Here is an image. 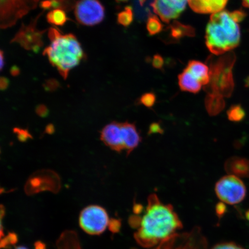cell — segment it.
<instances>
[{
    "mask_svg": "<svg viewBox=\"0 0 249 249\" xmlns=\"http://www.w3.org/2000/svg\"><path fill=\"white\" fill-rule=\"evenodd\" d=\"M211 249H246L233 242H224L217 244Z\"/></svg>",
    "mask_w": 249,
    "mask_h": 249,
    "instance_id": "484cf974",
    "label": "cell"
},
{
    "mask_svg": "<svg viewBox=\"0 0 249 249\" xmlns=\"http://www.w3.org/2000/svg\"><path fill=\"white\" fill-rule=\"evenodd\" d=\"M246 217L247 218V219L249 220V210L246 213Z\"/></svg>",
    "mask_w": 249,
    "mask_h": 249,
    "instance_id": "ab89813d",
    "label": "cell"
},
{
    "mask_svg": "<svg viewBox=\"0 0 249 249\" xmlns=\"http://www.w3.org/2000/svg\"><path fill=\"white\" fill-rule=\"evenodd\" d=\"M229 0H188L190 7L196 13L213 14L224 10Z\"/></svg>",
    "mask_w": 249,
    "mask_h": 249,
    "instance_id": "4fadbf2b",
    "label": "cell"
},
{
    "mask_svg": "<svg viewBox=\"0 0 249 249\" xmlns=\"http://www.w3.org/2000/svg\"><path fill=\"white\" fill-rule=\"evenodd\" d=\"M164 65V60L161 56L159 54L154 55L152 60V65L156 69H161Z\"/></svg>",
    "mask_w": 249,
    "mask_h": 249,
    "instance_id": "83f0119b",
    "label": "cell"
},
{
    "mask_svg": "<svg viewBox=\"0 0 249 249\" xmlns=\"http://www.w3.org/2000/svg\"><path fill=\"white\" fill-rule=\"evenodd\" d=\"M156 102V96L154 93L147 92L140 98L139 103L147 107H153Z\"/></svg>",
    "mask_w": 249,
    "mask_h": 249,
    "instance_id": "d4e9b609",
    "label": "cell"
},
{
    "mask_svg": "<svg viewBox=\"0 0 249 249\" xmlns=\"http://www.w3.org/2000/svg\"><path fill=\"white\" fill-rule=\"evenodd\" d=\"M182 227L172 205L163 204L153 194L149 196L144 215L139 216L135 238L141 247L152 249L179 233Z\"/></svg>",
    "mask_w": 249,
    "mask_h": 249,
    "instance_id": "6da1fadb",
    "label": "cell"
},
{
    "mask_svg": "<svg viewBox=\"0 0 249 249\" xmlns=\"http://www.w3.org/2000/svg\"><path fill=\"white\" fill-rule=\"evenodd\" d=\"M116 1L118 2H126L128 1V0H116ZM147 1V0H139L140 5H142L144 4L145 2Z\"/></svg>",
    "mask_w": 249,
    "mask_h": 249,
    "instance_id": "8d00e7d4",
    "label": "cell"
},
{
    "mask_svg": "<svg viewBox=\"0 0 249 249\" xmlns=\"http://www.w3.org/2000/svg\"><path fill=\"white\" fill-rule=\"evenodd\" d=\"M36 113L39 115V116L42 117H45L48 116L49 111L48 108L45 106L40 105L36 107Z\"/></svg>",
    "mask_w": 249,
    "mask_h": 249,
    "instance_id": "1f68e13d",
    "label": "cell"
},
{
    "mask_svg": "<svg viewBox=\"0 0 249 249\" xmlns=\"http://www.w3.org/2000/svg\"><path fill=\"white\" fill-rule=\"evenodd\" d=\"M242 1L244 7L249 8V0H242Z\"/></svg>",
    "mask_w": 249,
    "mask_h": 249,
    "instance_id": "f35d334b",
    "label": "cell"
},
{
    "mask_svg": "<svg viewBox=\"0 0 249 249\" xmlns=\"http://www.w3.org/2000/svg\"><path fill=\"white\" fill-rule=\"evenodd\" d=\"M226 205L224 202H220L216 205V213L218 217H222L226 213Z\"/></svg>",
    "mask_w": 249,
    "mask_h": 249,
    "instance_id": "f546056e",
    "label": "cell"
},
{
    "mask_svg": "<svg viewBox=\"0 0 249 249\" xmlns=\"http://www.w3.org/2000/svg\"><path fill=\"white\" fill-rule=\"evenodd\" d=\"M149 249H207V242L198 227L190 232L178 233Z\"/></svg>",
    "mask_w": 249,
    "mask_h": 249,
    "instance_id": "52a82bcc",
    "label": "cell"
},
{
    "mask_svg": "<svg viewBox=\"0 0 249 249\" xmlns=\"http://www.w3.org/2000/svg\"><path fill=\"white\" fill-rule=\"evenodd\" d=\"M15 249H27V248L24 247H18L16 248Z\"/></svg>",
    "mask_w": 249,
    "mask_h": 249,
    "instance_id": "60d3db41",
    "label": "cell"
},
{
    "mask_svg": "<svg viewBox=\"0 0 249 249\" xmlns=\"http://www.w3.org/2000/svg\"><path fill=\"white\" fill-rule=\"evenodd\" d=\"M47 20L55 26H64L68 20L66 13L61 9H53L47 15Z\"/></svg>",
    "mask_w": 249,
    "mask_h": 249,
    "instance_id": "44dd1931",
    "label": "cell"
},
{
    "mask_svg": "<svg viewBox=\"0 0 249 249\" xmlns=\"http://www.w3.org/2000/svg\"><path fill=\"white\" fill-rule=\"evenodd\" d=\"M15 132L18 134V139L22 142L26 141L29 136L31 137L27 130L18 129H15Z\"/></svg>",
    "mask_w": 249,
    "mask_h": 249,
    "instance_id": "4dcf8cb0",
    "label": "cell"
},
{
    "mask_svg": "<svg viewBox=\"0 0 249 249\" xmlns=\"http://www.w3.org/2000/svg\"><path fill=\"white\" fill-rule=\"evenodd\" d=\"M109 223L107 211L98 205H90L85 208L80 214V226L90 235L101 234Z\"/></svg>",
    "mask_w": 249,
    "mask_h": 249,
    "instance_id": "ba28073f",
    "label": "cell"
},
{
    "mask_svg": "<svg viewBox=\"0 0 249 249\" xmlns=\"http://www.w3.org/2000/svg\"><path fill=\"white\" fill-rule=\"evenodd\" d=\"M178 83L182 91L194 93L200 91L202 87L199 81L185 69L179 74Z\"/></svg>",
    "mask_w": 249,
    "mask_h": 249,
    "instance_id": "e0dca14e",
    "label": "cell"
},
{
    "mask_svg": "<svg viewBox=\"0 0 249 249\" xmlns=\"http://www.w3.org/2000/svg\"><path fill=\"white\" fill-rule=\"evenodd\" d=\"M101 138L107 147L115 151L121 152L124 149L122 123L113 122L107 124L102 130Z\"/></svg>",
    "mask_w": 249,
    "mask_h": 249,
    "instance_id": "7c38bea8",
    "label": "cell"
},
{
    "mask_svg": "<svg viewBox=\"0 0 249 249\" xmlns=\"http://www.w3.org/2000/svg\"><path fill=\"white\" fill-rule=\"evenodd\" d=\"M188 0H154L153 11L165 23L176 19L185 11Z\"/></svg>",
    "mask_w": 249,
    "mask_h": 249,
    "instance_id": "30bf717a",
    "label": "cell"
},
{
    "mask_svg": "<svg viewBox=\"0 0 249 249\" xmlns=\"http://www.w3.org/2000/svg\"><path fill=\"white\" fill-rule=\"evenodd\" d=\"M215 192L224 203L235 205L244 200L247 188L238 177L229 175L223 177L216 183Z\"/></svg>",
    "mask_w": 249,
    "mask_h": 249,
    "instance_id": "8992f818",
    "label": "cell"
},
{
    "mask_svg": "<svg viewBox=\"0 0 249 249\" xmlns=\"http://www.w3.org/2000/svg\"><path fill=\"white\" fill-rule=\"evenodd\" d=\"M185 70L189 71L202 86H206L210 82V68L202 62L190 61Z\"/></svg>",
    "mask_w": 249,
    "mask_h": 249,
    "instance_id": "2e32d148",
    "label": "cell"
},
{
    "mask_svg": "<svg viewBox=\"0 0 249 249\" xmlns=\"http://www.w3.org/2000/svg\"><path fill=\"white\" fill-rule=\"evenodd\" d=\"M49 38L51 44L45 49L43 54L66 79L70 71L85 57L82 46L73 34H62L53 27L49 30Z\"/></svg>",
    "mask_w": 249,
    "mask_h": 249,
    "instance_id": "3957f363",
    "label": "cell"
},
{
    "mask_svg": "<svg viewBox=\"0 0 249 249\" xmlns=\"http://www.w3.org/2000/svg\"><path fill=\"white\" fill-rule=\"evenodd\" d=\"M168 28L169 29L170 38L174 40H179L185 36H195V31L194 28L180 23L178 21H174Z\"/></svg>",
    "mask_w": 249,
    "mask_h": 249,
    "instance_id": "d6986e66",
    "label": "cell"
},
{
    "mask_svg": "<svg viewBox=\"0 0 249 249\" xmlns=\"http://www.w3.org/2000/svg\"><path fill=\"white\" fill-rule=\"evenodd\" d=\"M9 85V81L7 78L1 77V82H0V86H1V89L4 90L7 88Z\"/></svg>",
    "mask_w": 249,
    "mask_h": 249,
    "instance_id": "836d02e7",
    "label": "cell"
},
{
    "mask_svg": "<svg viewBox=\"0 0 249 249\" xmlns=\"http://www.w3.org/2000/svg\"><path fill=\"white\" fill-rule=\"evenodd\" d=\"M163 25L157 17L151 15L148 18L147 29L149 35L154 36L161 32Z\"/></svg>",
    "mask_w": 249,
    "mask_h": 249,
    "instance_id": "603a6c76",
    "label": "cell"
},
{
    "mask_svg": "<svg viewBox=\"0 0 249 249\" xmlns=\"http://www.w3.org/2000/svg\"><path fill=\"white\" fill-rule=\"evenodd\" d=\"M163 133V129L161 127V124L160 123H155L152 124L149 126V135L151 134L160 133L162 134Z\"/></svg>",
    "mask_w": 249,
    "mask_h": 249,
    "instance_id": "f1b7e54d",
    "label": "cell"
},
{
    "mask_svg": "<svg viewBox=\"0 0 249 249\" xmlns=\"http://www.w3.org/2000/svg\"><path fill=\"white\" fill-rule=\"evenodd\" d=\"M235 55L233 52L227 53L215 61L212 59L210 63V82L204 87L207 93H215L229 98L234 89L232 68L235 62Z\"/></svg>",
    "mask_w": 249,
    "mask_h": 249,
    "instance_id": "277c9868",
    "label": "cell"
},
{
    "mask_svg": "<svg viewBox=\"0 0 249 249\" xmlns=\"http://www.w3.org/2000/svg\"><path fill=\"white\" fill-rule=\"evenodd\" d=\"M17 236L15 233H10L8 236L4 238V239H2L1 245V248H7L9 246H11L15 244L17 242Z\"/></svg>",
    "mask_w": 249,
    "mask_h": 249,
    "instance_id": "4316f807",
    "label": "cell"
},
{
    "mask_svg": "<svg viewBox=\"0 0 249 249\" xmlns=\"http://www.w3.org/2000/svg\"><path fill=\"white\" fill-rule=\"evenodd\" d=\"M76 3L73 0H45L40 3V7L44 9H61L69 11L74 8Z\"/></svg>",
    "mask_w": 249,
    "mask_h": 249,
    "instance_id": "ffe728a7",
    "label": "cell"
},
{
    "mask_svg": "<svg viewBox=\"0 0 249 249\" xmlns=\"http://www.w3.org/2000/svg\"><path fill=\"white\" fill-rule=\"evenodd\" d=\"M4 66V54H3V52L1 51V70L3 69V67Z\"/></svg>",
    "mask_w": 249,
    "mask_h": 249,
    "instance_id": "74e56055",
    "label": "cell"
},
{
    "mask_svg": "<svg viewBox=\"0 0 249 249\" xmlns=\"http://www.w3.org/2000/svg\"><path fill=\"white\" fill-rule=\"evenodd\" d=\"M227 117L232 122L239 123L245 119V111L240 105L232 106L227 111Z\"/></svg>",
    "mask_w": 249,
    "mask_h": 249,
    "instance_id": "7402d4cb",
    "label": "cell"
},
{
    "mask_svg": "<svg viewBox=\"0 0 249 249\" xmlns=\"http://www.w3.org/2000/svg\"><path fill=\"white\" fill-rule=\"evenodd\" d=\"M226 172L238 178H249V160L241 157H233L229 159L225 165Z\"/></svg>",
    "mask_w": 249,
    "mask_h": 249,
    "instance_id": "9a60e30c",
    "label": "cell"
},
{
    "mask_svg": "<svg viewBox=\"0 0 249 249\" xmlns=\"http://www.w3.org/2000/svg\"><path fill=\"white\" fill-rule=\"evenodd\" d=\"M205 106L210 116H215L225 108L226 103L223 96L210 93L205 98Z\"/></svg>",
    "mask_w": 249,
    "mask_h": 249,
    "instance_id": "ac0fdd59",
    "label": "cell"
},
{
    "mask_svg": "<svg viewBox=\"0 0 249 249\" xmlns=\"http://www.w3.org/2000/svg\"><path fill=\"white\" fill-rule=\"evenodd\" d=\"M74 9L78 22L85 26H95L104 19L105 8L98 0H79Z\"/></svg>",
    "mask_w": 249,
    "mask_h": 249,
    "instance_id": "9c48e42d",
    "label": "cell"
},
{
    "mask_svg": "<svg viewBox=\"0 0 249 249\" xmlns=\"http://www.w3.org/2000/svg\"><path fill=\"white\" fill-rule=\"evenodd\" d=\"M123 138L124 149L129 155L138 147L142 138L135 124L128 122L122 123Z\"/></svg>",
    "mask_w": 249,
    "mask_h": 249,
    "instance_id": "5bb4252c",
    "label": "cell"
},
{
    "mask_svg": "<svg viewBox=\"0 0 249 249\" xmlns=\"http://www.w3.org/2000/svg\"><path fill=\"white\" fill-rule=\"evenodd\" d=\"M133 15L132 8L127 6L118 15V23L124 27L129 26L133 20Z\"/></svg>",
    "mask_w": 249,
    "mask_h": 249,
    "instance_id": "cb8c5ba5",
    "label": "cell"
},
{
    "mask_svg": "<svg viewBox=\"0 0 249 249\" xmlns=\"http://www.w3.org/2000/svg\"><path fill=\"white\" fill-rule=\"evenodd\" d=\"M36 249H46L45 245L42 244V242H38L36 245Z\"/></svg>",
    "mask_w": 249,
    "mask_h": 249,
    "instance_id": "d590c367",
    "label": "cell"
},
{
    "mask_svg": "<svg viewBox=\"0 0 249 249\" xmlns=\"http://www.w3.org/2000/svg\"><path fill=\"white\" fill-rule=\"evenodd\" d=\"M246 13L242 10H223L212 14L205 31V43L212 53L223 55L237 47L241 40L239 23Z\"/></svg>",
    "mask_w": 249,
    "mask_h": 249,
    "instance_id": "7a4b0ae2",
    "label": "cell"
},
{
    "mask_svg": "<svg viewBox=\"0 0 249 249\" xmlns=\"http://www.w3.org/2000/svg\"><path fill=\"white\" fill-rule=\"evenodd\" d=\"M36 24V21L28 27L24 26L21 27L12 41L20 43L24 49L29 51H38L43 44L42 38L43 32L37 30Z\"/></svg>",
    "mask_w": 249,
    "mask_h": 249,
    "instance_id": "8fae6325",
    "label": "cell"
},
{
    "mask_svg": "<svg viewBox=\"0 0 249 249\" xmlns=\"http://www.w3.org/2000/svg\"><path fill=\"white\" fill-rule=\"evenodd\" d=\"M38 2L39 0H1V29L14 26L18 19L35 9Z\"/></svg>",
    "mask_w": 249,
    "mask_h": 249,
    "instance_id": "5b68a950",
    "label": "cell"
},
{
    "mask_svg": "<svg viewBox=\"0 0 249 249\" xmlns=\"http://www.w3.org/2000/svg\"><path fill=\"white\" fill-rule=\"evenodd\" d=\"M109 225L110 226V230L111 231L114 232H116L119 230L121 226L120 221L116 219L112 220L111 222L109 223Z\"/></svg>",
    "mask_w": 249,
    "mask_h": 249,
    "instance_id": "d6a6232c",
    "label": "cell"
},
{
    "mask_svg": "<svg viewBox=\"0 0 249 249\" xmlns=\"http://www.w3.org/2000/svg\"><path fill=\"white\" fill-rule=\"evenodd\" d=\"M133 211L136 214H140L143 211V207L141 204H136L134 205Z\"/></svg>",
    "mask_w": 249,
    "mask_h": 249,
    "instance_id": "e575fe53",
    "label": "cell"
}]
</instances>
